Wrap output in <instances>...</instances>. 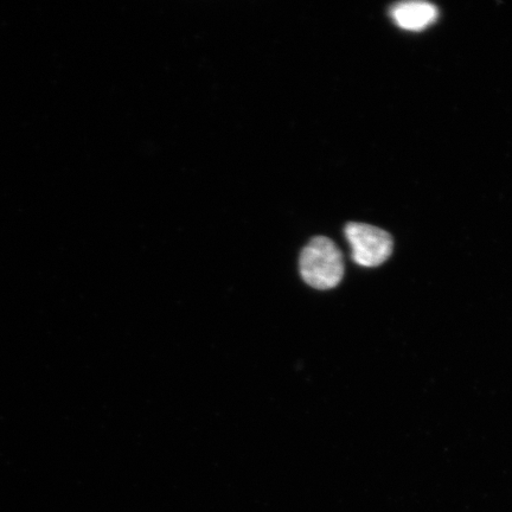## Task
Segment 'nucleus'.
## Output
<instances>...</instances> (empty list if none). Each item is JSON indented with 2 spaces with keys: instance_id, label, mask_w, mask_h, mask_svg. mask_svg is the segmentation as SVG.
I'll return each instance as SVG.
<instances>
[{
  "instance_id": "7ed1b4c3",
  "label": "nucleus",
  "mask_w": 512,
  "mask_h": 512,
  "mask_svg": "<svg viewBox=\"0 0 512 512\" xmlns=\"http://www.w3.org/2000/svg\"><path fill=\"white\" fill-rule=\"evenodd\" d=\"M390 14L401 29L421 31L437 21L439 11L437 6L431 3L413 0L396 4Z\"/></svg>"
},
{
  "instance_id": "f03ea898",
  "label": "nucleus",
  "mask_w": 512,
  "mask_h": 512,
  "mask_svg": "<svg viewBox=\"0 0 512 512\" xmlns=\"http://www.w3.org/2000/svg\"><path fill=\"white\" fill-rule=\"evenodd\" d=\"M345 236L352 249V259L363 267H377L386 262L393 253L392 235L381 228L366 223H349Z\"/></svg>"
},
{
  "instance_id": "f257e3e1",
  "label": "nucleus",
  "mask_w": 512,
  "mask_h": 512,
  "mask_svg": "<svg viewBox=\"0 0 512 512\" xmlns=\"http://www.w3.org/2000/svg\"><path fill=\"white\" fill-rule=\"evenodd\" d=\"M299 270L307 285L316 290H331L341 283L344 275L341 249L326 236H316L300 254Z\"/></svg>"
}]
</instances>
